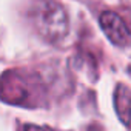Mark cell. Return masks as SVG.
<instances>
[{"label": "cell", "mask_w": 131, "mask_h": 131, "mask_svg": "<svg viewBox=\"0 0 131 131\" xmlns=\"http://www.w3.org/2000/svg\"><path fill=\"white\" fill-rule=\"evenodd\" d=\"M36 25L39 31L51 42H57L63 39L68 32V17L65 9L52 2L43 0L36 11Z\"/></svg>", "instance_id": "6da1fadb"}, {"label": "cell", "mask_w": 131, "mask_h": 131, "mask_svg": "<svg viewBox=\"0 0 131 131\" xmlns=\"http://www.w3.org/2000/svg\"><path fill=\"white\" fill-rule=\"evenodd\" d=\"M0 99L11 105H22L28 99V86L19 71H6L0 77Z\"/></svg>", "instance_id": "7a4b0ae2"}, {"label": "cell", "mask_w": 131, "mask_h": 131, "mask_svg": "<svg viewBox=\"0 0 131 131\" xmlns=\"http://www.w3.org/2000/svg\"><path fill=\"white\" fill-rule=\"evenodd\" d=\"M99 23L105 36L117 46H125L131 40V32L123 22V19L113 13V11H105L99 17Z\"/></svg>", "instance_id": "3957f363"}, {"label": "cell", "mask_w": 131, "mask_h": 131, "mask_svg": "<svg viewBox=\"0 0 131 131\" xmlns=\"http://www.w3.org/2000/svg\"><path fill=\"white\" fill-rule=\"evenodd\" d=\"M114 105L119 119L128 126L131 122V93L126 86L119 85L114 93Z\"/></svg>", "instance_id": "277c9868"}, {"label": "cell", "mask_w": 131, "mask_h": 131, "mask_svg": "<svg viewBox=\"0 0 131 131\" xmlns=\"http://www.w3.org/2000/svg\"><path fill=\"white\" fill-rule=\"evenodd\" d=\"M23 131H46V129L42 126H37V125H26L23 128Z\"/></svg>", "instance_id": "5b68a950"}]
</instances>
